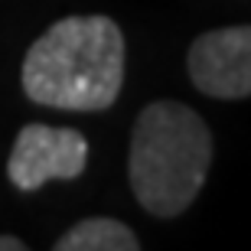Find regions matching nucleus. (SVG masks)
Masks as SVG:
<instances>
[{"label": "nucleus", "mask_w": 251, "mask_h": 251, "mask_svg": "<svg viewBox=\"0 0 251 251\" xmlns=\"http://www.w3.org/2000/svg\"><path fill=\"white\" fill-rule=\"evenodd\" d=\"M189 78L209 98H248L251 92V29L225 26L202 33L189 46Z\"/></svg>", "instance_id": "obj_4"}, {"label": "nucleus", "mask_w": 251, "mask_h": 251, "mask_svg": "<svg viewBox=\"0 0 251 251\" xmlns=\"http://www.w3.org/2000/svg\"><path fill=\"white\" fill-rule=\"evenodd\" d=\"M88 163V140L72 127L26 124L17 134L10 150L7 173L13 186L23 193H36L49 179H75Z\"/></svg>", "instance_id": "obj_3"}, {"label": "nucleus", "mask_w": 251, "mask_h": 251, "mask_svg": "<svg viewBox=\"0 0 251 251\" xmlns=\"http://www.w3.org/2000/svg\"><path fill=\"white\" fill-rule=\"evenodd\" d=\"M59 251H137L140 242L118 219H85L56 242Z\"/></svg>", "instance_id": "obj_5"}, {"label": "nucleus", "mask_w": 251, "mask_h": 251, "mask_svg": "<svg viewBox=\"0 0 251 251\" xmlns=\"http://www.w3.org/2000/svg\"><path fill=\"white\" fill-rule=\"evenodd\" d=\"M212 167V134L193 108L153 101L140 111L130 134L127 179L150 215L186 212Z\"/></svg>", "instance_id": "obj_2"}, {"label": "nucleus", "mask_w": 251, "mask_h": 251, "mask_svg": "<svg viewBox=\"0 0 251 251\" xmlns=\"http://www.w3.org/2000/svg\"><path fill=\"white\" fill-rule=\"evenodd\" d=\"M124 85V33L108 17H65L29 46L23 92L62 111L111 108Z\"/></svg>", "instance_id": "obj_1"}, {"label": "nucleus", "mask_w": 251, "mask_h": 251, "mask_svg": "<svg viewBox=\"0 0 251 251\" xmlns=\"http://www.w3.org/2000/svg\"><path fill=\"white\" fill-rule=\"evenodd\" d=\"M26 245L20 242V238H13V235H0V251H23Z\"/></svg>", "instance_id": "obj_6"}]
</instances>
